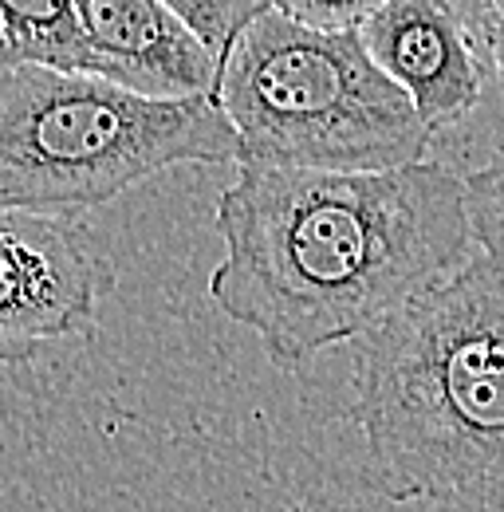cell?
<instances>
[{
    "label": "cell",
    "mask_w": 504,
    "mask_h": 512,
    "mask_svg": "<svg viewBox=\"0 0 504 512\" xmlns=\"http://www.w3.org/2000/svg\"><path fill=\"white\" fill-rule=\"evenodd\" d=\"M209 300L249 327L276 371L355 343L473 260L461 174L237 166L213 209Z\"/></svg>",
    "instance_id": "obj_1"
},
{
    "label": "cell",
    "mask_w": 504,
    "mask_h": 512,
    "mask_svg": "<svg viewBox=\"0 0 504 512\" xmlns=\"http://www.w3.org/2000/svg\"><path fill=\"white\" fill-rule=\"evenodd\" d=\"M351 347V422L378 497L504 509L501 272L473 256Z\"/></svg>",
    "instance_id": "obj_2"
},
{
    "label": "cell",
    "mask_w": 504,
    "mask_h": 512,
    "mask_svg": "<svg viewBox=\"0 0 504 512\" xmlns=\"http://www.w3.org/2000/svg\"><path fill=\"white\" fill-rule=\"evenodd\" d=\"M237 166L209 95L158 99L91 71H0V205L79 217L170 166Z\"/></svg>",
    "instance_id": "obj_3"
},
{
    "label": "cell",
    "mask_w": 504,
    "mask_h": 512,
    "mask_svg": "<svg viewBox=\"0 0 504 512\" xmlns=\"http://www.w3.org/2000/svg\"><path fill=\"white\" fill-rule=\"evenodd\" d=\"M209 99L237 134V166L378 174L430 162L434 134L359 32L304 28L276 8L221 56Z\"/></svg>",
    "instance_id": "obj_4"
},
{
    "label": "cell",
    "mask_w": 504,
    "mask_h": 512,
    "mask_svg": "<svg viewBox=\"0 0 504 512\" xmlns=\"http://www.w3.org/2000/svg\"><path fill=\"white\" fill-rule=\"evenodd\" d=\"M119 272L79 217L0 205V363L91 339Z\"/></svg>",
    "instance_id": "obj_5"
},
{
    "label": "cell",
    "mask_w": 504,
    "mask_h": 512,
    "mask_svg": "<svg viewBox=\"0 0 504 512\" xmlns=\"http://www.w3.org/2000/svg\"><path fill=\"white\" fill-rule=\"evenodd\" d=\"M359 40L430 134L469 119L493 75L473 16L453 0H382L359 24Z\"/></svg>",
    "instance_id": "obj_6"
},
{
    "label": "cell",
    "mask_w": 504,
    "mask_h": 512,
    "mask_svg": "<svg viewBox=\"0 0 504 512\" xmlns=\"http://www.w3.org/2000/svg\"><path fill=\"white\" fill-rule=\"evenodd\" d=\"M95 75L130 91L182 99L213 95L217 60L162 0H71Z\"/></svg>",
    "instance_id": "obj_7"
},
{
    "label": "cell",
    "mask_w": 504,
    "mask_h": 512,
    "mask_svg": "<svg viewBox=\"0 0 504 512\" xmlns=\"http://www.w3.org/2000/svg\"><path fill=\"white\" fill-rule=\"evenodd\" d=\"M12 67L95 75L71 0H0V71Z\"/></svg>",
    "instance_id": "obj_8"
},
{
    "label": "cell",
    "mask_w": 504,
    "mask_h": 512,
    "mask_svg": "<svg viewBox=\"0 0 504 512\" xmlns=\"http://www.w3.org/2000/svg\"><path fill=\"white\" fill-rule=\"evenodd\" d=\"M469 233L481 256L504 276V142L469 174H461Z\"/></svg>",
    "instance_id": "obj_9"
},
{
    "label": "cell",
    "mask_w": 504,
    "mask_h": 512,
    "mask_svg": "<svg viewBox=\"0 0 504 512\" xmlns=\"http://www.w3.org/2000/svg\"><path fill=\"white\" fill-rule=\"evenodd\" d=\"M189 32L205 44V52L221 64L233 40L268 8V0H162Z\"/></svg>",
    "instance_id": "obj_10"
},
{
    "label": "cell",
    "mask_w": 504,
    "mask_h": 512,
    "mask_svg": "<svg viewBox=\"0 0 504 512\" xmlns=\"http://www.w3.org/2000/svg\"><path fill=\"white\" fill-rule=\"evenodd\" d=\"M382 0H268V8L319 32H359Z\"/></svg>",
    "instance_id": "obj_11"
},
{
    "label": "cell",
    "mask_w": 504,
    "mask_h": 512,
    "mask_svg": "<svg viewBox=\"0 0 504 512\" xmlns=\"http://www.w3.org/2000/svg\"><path fill=\"white\" fill-rule=\"evenodd\" d=\"M473 24H477V36H481L489 71L501 79L504 87V0H477Z\"/></svg>",
    "instance_id": "obj_12"
},
{
    "label": "cell",
    "mask_w": 504,
    "mask_h": 512,
    "mask_svg": "<svg viewBox=\"0 0 504 512\" xmlns=\"http://www.w3.org/2000/svg\"><path fill=\"white\" fill-rule=\"evenodd\" d=\"M453 4H457V8H461V12H469V16H473V12H477V0H453Z\"/></svg>",
    "instance_id": "obj_13"
}]
</instances>
